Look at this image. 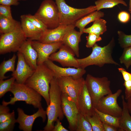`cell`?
Segmentation results:
<instances>
[{
  "label": "cell",
  "instance_id": "cell-1",
  "mask_svg": "<svg viewBox=\"0 0 131 131\" xmlns=\"http://www.w3.org/2000/svg\"><path fill=\"white\" fill-rule=\"evenodd\" d=\"M54 76L53 71L44 63L38 65L33 74L25 84L40 94L45 99L48 106L50 102V84Z\"/></svg>",
  "mask_w": 131,
  "mask_h": 131
},
{
  "label": "cell",
  "instance_id": "cell-2",
  "mask_svg": "<svg viewBox=\"0 0 131 131\" xmlns=\"http://www.w3.org/2000/svg\"><path fill=\"white\" fill-rule=\"evenodd\" d=\"M50 102L46 108L47 122L44 131H52L55 122L58 119L62 120L64 117L62 107V92L54 77L51 81L49 91Z\"/></svg>",
  "mask_w": 131,
  "mask_h": 131
},
{
  "label": "cell",
  "instance_id": "cell-3",
  "mask_svg": "<svg viewBox=\"0 0 131 131\" xmlns=\"http://www.w3.org/2000/svg\"><path fill=\"white\" fill-rule=\"evenodd\" d=\"M115 44L113 37L107 45L103 47L98 45L96 43L92 48V52L90 55L83 58H77L80 67L85 69L88 66L93 65L101 67L106 64L119 66L112 56Z\"/></svg>",
  "mask_w": 131,
  "mask_h": 131
},
{
  "label": "cell",
  "instance_id": "cell-4",
  "mask_svg": "<svg viewBox=\"0 0 131 131\" xmlns=\"http://www.w3.org/2000/svg\"><path fill=\"white\" fill-rule=\"evenodd\" d=\"M10 91L13 94V97L11 98L8 102L3 100L2 105H13L16 102L23 101L27 104L33 105L35 108L42 107L41 95L25 84L18 83L15 81Z\"/></svg>",
  "mask_w": 131,
  "mask_h": 131
},
{
  "label": "cell",
  "instance_id": "cell-5",
  "mask_svg": "<svg viewBox=\"0 0 131 131\" xmlns=\"http://www.w3.org/2000/svg\"><path fill=\"white\" fill-rule=\"evenodd\" d=\"M58 8L60 25H75L80 19L96 10L95 5L84 8H76L67 4L65 0H55Z\"/></svg>",
  "mask_w": 131,
  "mask_h": 131
},
{
  "label": "cell",
  "instance_id": "cell-6",
  "mask_svg": "<svg viewBox=\"0 0 131 131\" xmlns=\"http://www.w3.org/2000/svg\"><path fill=\"white\" fill-rule=\"evenodd\" d=\"M85 82L94 108L100 98L112 93L110 87V81L106 77H96L88 74Z\"/></svg>",
  "mask_w": 131,
  "mask_h": 131
},
{
  "label": "cell",
  "instance_id": "cell-7",
  "mask_svg": "<svg viewBox=\"0 0 131 131\" xmlns=\"http://www.w3.org/2000/svg\"><path fill=\"white\" fill-rule=\"evenodd\" d=\"M27 38L18 22L15 28L9 33L1 34L0 37V54H3L18 50Z\"/></svg>",
  "mask_w": 131,
  "mask_h": 131
},
{
  "label": "cell",
  "instance_id": "cell-8",
  "mask_svg": "<svg viewBox=\"0 0 131 131\" xmlns=\"http://www.w3.org/2000/svg\"><path fill=\"white\" fill-rule=\"evenodd\" d=\"M34 15L49 29L55 28L60 25L59 11L57 5L52 0H44Z\"/></svg>",
  "mask_w": 131,
  "mask_h": 131
},
{
  "label": "cell",
  "instance_id": "cell-9",
  "mask_svg": "<svg viewBox=\"0 0 131 131\" xmlns=\"http://www.w3.org/2000/svg\"><path fill=\"white\" fill-rule=\"evenodd\" d=\"M56 79L62 93L67 94L77 105L78 97L85 83V80L82 77L77 79L71 76Z\"/></svg>",
  "mask_w": 131,
  "mask_h": 131
},
{
  "label": "cell",
  "instance_id": "cell-10",
  "mask_svg": "<svg viewBox=\"0 0 131 131\" xmlns=\"http://www.w3.org/2000/svg\"><path fill=\"white\" fill-rule=\"evenodd\" d=\"M122 92V90L119 89L115 93L103 97L98 101L95 108L102 113L120 117L123 109L118 104L117 99Z\"/></svg>",
  "mask_w": 131,
  "mask_h": 131
},
{
  "label": "cell",
  "instance_id": "cell-11",
  "mask_svg": "<svg viewBox=\"0 0 131 131\" xmlns=\"http://www.w3.org/2000/svg\"><path fill=\"white\" fill-rule=\"evenodd\" d=\"M75 54L68 47L63 44L59 50L52 54L49 59L59 63L63 67H80L77 58L74 56Z\"/></svg>",
  "mask_w": 131,
  "mask_h": 131
},
{
  "label": "cell",
  "instance_id": "cell-12",
  "mask_svg": "<svg viewBox=\"0 0 131 131\" xmlns=\"http://www.w3.org/2000/svg\"><path fill=\"white\" fill-rule=\"evenodd\" d=\"M61 98L62 110L68 122V128L71 131H75L79 113L77 105L66 94L62 93Z\"/></svg>",
  "mask_w": 131,
  "mask_h": 131
},
{
  "label": "cell",
  "instance_id": "cell-13",
  "mask_svg": "<svg viewBox=\"0 0 131 131\" xmlns=\"http://www.w3.org/2000/svg\"><path fill=\"white\" fill-rule=\"evenodd\" d=\"M18 117L16 119V123L19 124V128L24 131H31L33 123L35 120L38 117H41L43 122L46 118L47 114L42 107L38 108V111L31 115H28L24 113L22 109L18 108L17 109Z\"/></svg>",
  "mask_w": 131,
  "mask_h": 131
},
{
  "label": "cell",
  "instance_id": "cell-14",
  "mask_svg": "<svg viewBox=\"0 0 131 131\" xmlns=\"http://www.w3.org/2000/svg\"><path fill=\"white\" fill-rule=\"evenodd\" d=\"M63 44L62 41L46 43L38 41H32V46L38 53L37 65L44 63L52 54L56 52Z\"/></svg>",
  "mask_w": 131,
  "mask_h": 131
},
{
  "label": "cell",
  "instance_id": "cell-15",
  "mask_svg": "<svg viewBox=\"0 0 131 131\" xmlns=\"http://www.w3.org/2000/svg\"><path fill=\"white\" fill-rule=\"evenodd\" d=\"M75 27V25H60L54 29H48L43 32L38 41L46 43L62 41L66 33Z\"/></svg>",
  "mask_w": 131,
  "mask_h": 131
},
{
  "label": "cell",
  "instance_id": "cell-16",
  "mask_svg": "<svg viewBox=\"0 0 131 131\" xmlns=\"http://www.w3.org/2000/svg\"><path fill=\"white\" fill-rule=\"evenodd\" d=\"M45 64L54 72L56 78L63 77L71 76L75 78L82 77L86 73L85 69L79 67H62L55 64L49 59L45 62Z\"/></svg>",
  "mask_w": 131,
  "mask_h": 131
},
{
  "label": "cell",
  "instance_id": "cell-17",
  "mask_svg": "<svg viewBox=\"0 0 131 131\" xmlns=\"http://www.w3.org/2000/svg\"><path fill=\"white\" fill-rule=\"evenodd\" d=\"M17 62L16 69L12 72V77L15 79L17 83L25 84L27 80L34 73V70L27 64L23 54L18 51Z\"/></svg>",
  "mask_w": 131,
  "mask_h": 131
},
{
  "label": "cell",
  "instance_id": "cell-18",
  "mask_svg": "<svg viewBox=\"0 0 131 131\" xmlns=\"http://www.w3.org/2000/svg\"><path fill=\"white\" fill-rule=\"evenodd\" d=\"M77 106L79 113L86 116H91L95 112L91 98L85 83L77 98Z\"/></svg>",
  "mask_w": 131,
  "mask_h": 131
},
{
  "label": "cell",
  "instance_id": "cell-19",
  "mask_svg": "<svg viewBox=\"0 0 131 131\" xmlns=\"http://www.w3.org/2000/svg\"><path fill=\"white\" fill-rule=\"evenodd\" d=\"M32 41L27 39L21 45L18 51L23 54L26 63L35 70L38 66V55L37 52L32 46Z\"/></svg>",
  "mask_w": 131,
  "mask_h": 131
},
{
  "label": "cell",
  "instance_id": "cell-20",
  "mask_svg": "<svg viewBox=\"0 0 131 131\" xmlns=\"http://www.w3.org/2000/svg\"><path fill=\"white\" fill-rule=\"evenodd\" d=\"M83 33L73 29L66 33L62 41L63 44L69 47L78 57L79 56V43Z\"/></svg>",
  "mask_w": 131,
  "mask_h": 131
},
{
  "label": "cell",
  "instance_id": "cell-21",
  "mask_svg": "<svg viewBox=\"0 0 131 131\" xmlns=\"http://www.w3.org/2000/svg\"><path fill=\"white\" fill-rule=\"evenodd\" d=\"M22 29L27 39L38 41L43 32L35 27L27 18L25 15L20 16Z\"/></svg>",
  "mask_w": 131,
  "mask_h": 131
},
{
  "label": "cell",
  "instance_id": "cell-22",
  "mask_svg": "<svg viewBox=\"0 0 131 131\" xmlns=\"http://www.w3.org/2000/svg\"><path fill=\"white\" fill-rule=\"evenodd\" d=\"M123 111L119 117V129L120 131H131V115L128 109L125 97L121 96Z\"/></svg>",
  "mask_w": 131,
  "mask_h": 131
},
{
  "label": "cell",
  "instance_id": "cell-23",
  "mask_svg": "<svg viewBox=\"0 0 131 131\" xmlns=\"http://www.w3.org/2000/svg\"><path fill=\"white\" fill-rule=\"evenodd\" d=\"M104 15L103 12L100 10L95 11L80 19L76 23L75 25L78 28L79 31L83 33V30L87 25L98 19L103 17Z\"/></svg>",
  "mask_w": 131,
  "mask_h": 131
},
{
  "label": "cell",
  "instance_id": "cell-24",
  "mask_svg": "<svg viewBox=\"0 0 131 131\" xmlns=\"http://www.w3.org/2000/svg\"><path fill=\"white\" fill-rule=\"evenodd\" d=\"M106 22L102 19H98L94 22L90 26L85 28L83 33H93L99 35H102L107 30Z\"/></svg>",
  "mask_w": 131,
  "mask_h": 131
},
{
  "label": "cell",
  "instance_id": "cell-25",
  "mask_svg": "<svg viewBox=\"0 0 131 131\" xmlns=\"http://www.w3.org/2000/svg\"><path fill=\"white\" fill-rule=\"evenodd\" d=\"M16 56L15 54L8 60H4L0 65V80H3L8 77L5 76L8 72H13L15 70V64Z\"/></svg>",
  "mask_w": 131,
  "mask_h": 131
},
{
  "label": "cell",
  "instance_id": "cell-26",
  "mask_svg": "<svg viewBox=\"0 0 131 131\" xmlns=\"http://www.w3.org/2000/svg\"><path fill=\"white\" fill-rule=\"evenodd\" d=\"M18 22L13 18H9L0 16V34L7 33L13 30Z\"/></svg>",
  "mask_w": 131,
  "mask_h": 131
},
{
  "label": "cell",
  "instance_id": "cell-27",
  "mask_svg": "<svg viewBox=\"0 0 131 131\" xmlns=\"http://www.w3.org/2000/svg\"><path fill=\"white\" fill-rule=\"evenodd\" d=\"M96 10H100L104 8H112L119 4H121L125 6L127 4L123 0H98L95 2Z\"/></svg>",
  "mask_w": 131,
  "mask_h": 131
},
{
  "label": "cell",
  "instance_id": "cell-28",
  "mask_svg": "<svg viewBox=\"0 0 131 131\" xmlns=\"http://www.w3.org/2000/svg\"><path fill=\"white\" fill-rule=\"evenodd\" d=\"M75 131H93L91 126L86 116L79 112L77 116Z\"/></svg>",
  "mask_w": 131,
  "mask_h": 131
},
{
  "label": "cell",
  "instance_id": "cell-29",
  "mask_svg": "<svg viewBox=\"0 0 131 131\" xmlns=\"http://www.w3.org/2000/svg\"><path fill=\"white\" fill-rule=\"evenodd\" d=\"M94 110L98 114L100 119L103 123L119 129V117L112 116L102 113L96 108Z\"/></svg>",
  "mask_w": 131,
  "mask_h": 131
},
{
  "label": "cell",
  "instance_id": "cell-30",
  "mask_svg": "<svg viewBox=\"0 0 131 131\" xmlns=\"http://www.w3.org/2000/svg\"><path fill=\"white\" fill-rule=\"evenodd\" d=\"M118 70L122 74L124 80L123 85L125 89V98L126 100L131 92V73L122 67L118 68Z\"/></svg>",
  "mask_w": 131,
  "mask_h": 131
},
{
  "label": "cell",
  "instance_id": "cell-31",
  "mask_svg": "<svg viewBox=\"0 0 131 131\" xmlns=\"http://www.w3.org/2000/svg\"><path fill=\"white\" fill-rule=\"evenodd\" d=\"M86 117L91 126L93 131H104L103 123L95 111L92 116Z\"/></svg>",
  "mask_w": 131,
  "mask_h": 131
},
{
  "label": "cell",
  "instance_id": "cell-32",
  "mask_svg": "<svg viewBox=\"0 0 131 131\" xmlns=\"http://www.w3.org/2000/svg\"><path fill=\"white\" fill-rule=\"evenodd\" d=\"M15 78L12 77L9 79L0 80V98H1L8 91H10L15 82Z\"/></svg>",
  "mask_w": 131,
  "mask_h": 131
},
{
  "label": "cell",
  "instance_id": "cell-33",
  "mask_svg": "<svg viewBox=\"0 0 131 131\" xmlns=\"http://www.w3.org/2000/svg\"><path fill=\"white\" fill-rule=\"evenodd\" d=\"M120 63L128 69L131 66V46L123 48V53L119 58Z\"/></svg>",
  "mask_w": 131,
  "mask_h": 131
},
{
  "label": "cell",
  "instance_id": "cell-34",
  "mask_svg": "<svg viewBox=\"0 0 131 131\" xmlns=\"http://www.w3.org/2000/svg\"><path fill=\"white\" fill-rule=\"evenodd\" d=\"M12 112V115L9 119L0 123V131H11L13 130L15 123L16 122L15 112L14 110Z\"/></svg>",
  "mask_w": 131,
  "mask_h": 131
},
{
  "label": "cell",
  "instance_id": "cell-35",
  "mask_svg": "<svg viewBox=\"0 0 131 131\" xmlns=\"http://www.w3.org/2000/svg\"><path fill=\"white\" fill-rule=\"evenodd\" d=\"M118 41L120 46L122 48L131 46V34L127 35L123 32L117 31Z\"/></svg>",
  "mask_w": 131,
  "mask_h": 131
},
{
  "label": "cell",
  "instance_id": "cell-36",
  "mask_svg": "<svg viewBox=\"0 0 131 131\" xmlns=\"http://www.w3.org/2000/svg\"><path fill=\"white\" fill-rule=\"evenodd\" d=\"M25 15L32 24L40 30L43 32L48 29L43 23L34 15L29 14Z\"/></svg>",
  "mask_w": 131,
  "mask_h": 131
},
{
  "label": "cell",
  "instance_id": "cell-37",
  "mask_svg": "<svg viewBox=\"0 0 131 131\" xmlns=\"http://www.w3.org/2000/svg\"><path fill=\"white\" fill-rule=\"evenodd\" d=\"M10 109L7 106L2 104L0 105V123L9 119L11 116L12 112H9Z\"/></svg>",
  "mask_w": 131,
  "mask_h": 131
},
{
  "label": "cell",
  "instance_id": "cell-38",
  "mask_svg": "<svg viewBox=\"0 0 131 131\" xmlns=\"http://www.w3.org/2000/svg\"><path fill=\"white\" fill-rule=\"evenodd\" d=\"M87 42L86 46L87 48H92L96 43V42L102 40L100 36L93 33H89L86 36Z\"/></svg>",
  "mask_w": 131,
  "mask_h": 131
},
{
  "label": "cell",
  "instance_id": "cell-39",
  "mask_svg": "<svg viewBox=\"0 0 131 131\" xmlns=\"http://www.w3.org/2000/svg\"><path fill=\"white\" fill-rule=\"evenodd\" d=\"M0 16L9 18H13L10 6L0 5Z\"/></svg>",
  "mask_w": 131,
  "mask_h": 131
},
{
  "label": "cell",
  "instance_id": "cell-40",
  "mask_svg": "<svg viewBox=\"0 0 131 131\" xmlns=\"http://www.w3.org/2000/svg\"><path fill=\"white\" fill-rule=\"evenodd\" d=\"M117 18L119 21L123 23L128 22L131 19V16L129 13L125 11H122L118 13Z\"/></svg>",
  "mask_w": 131,
  "mask_h": 131
},
{
  "label": "cell",
  "instance_id": "cell-41",
  "mask_svg": "<svg viewBox=\"0 0 131 131\" xmlns=\"http://www.w3.org/2000/svg\"><path fill=\"white\" fill-rule=\"evenodd\" d=\"M19 4L18 0H0V4L10 6L11 5L17 6Z\"/></svg>",
  "mask_w": 131,
  "mask_h": 131
},
{
  "label": "cell",
  "instance_id": "cell-42",
  "mask_svg": "<svg viewBox=\"0 0 131 131\" xmlns=\"http://www.w3.org/2000/svg\"><path fill=\"white\" fill-rule=\"evenodd\" d=\"M60 120L58 119L56 121V124L54 125L52 131H68L62 125Z\"/></svg>",
  "mask_w": 131,
  "mask_h": 131
},
{
  "label": "cell",
  "instance_id": "cell-43",
  "mask_svg": "<svg viewBox=\"0 0 131 131\" xmlns=\"http://www.w3.org/2000/svg\"><path fill=\"white\" fill-rule=\"evenodd\" d=\"M103 123V127L104 131H120V129L105 123Z\"/></svg>",
  "mask_w": 131,
  "mask_h": 131
},
{
  "label": "cell",
  "instance_id": "cell-44",
  "mask_svg": "<svg viewBox=\"0 0 131 131\" xmlns=\"http://www.w3.org/2000/svg\"><path fill=\"white\" fill-rule=\"evenodd\" d=\"M126 100L127 107L129 112L131 115V92Z\"/></svg>",
  "mask_w": 131,
  "mask_h": 131
},
{
  "label": "cell",
  "instance_id": "cell-45",
  "mask_svg": "<svg viewBox=\"0 0 131 131\" xmlns=\"http://www.w3.org/2000/svg\"><path fill=\"white\" fill-rule=\"evenodd\" d=\"M129 11L130 13H131V0H129Z\"/></svg>",
  "mask_w": 131,
  "mask_h": 131
},
{
  "label": "cell",
  "instance_id": "cell-46",
  "mask_svg": "<svg viewBox=\"0 0 131 131\" xmlns=\"http://www.w3.org/2000/svg\"><path fill=\"white\" fill-rule=\"evenodd\" d=\"M19 1L20 0H23V1H25L26 0H18Z\"/></svg>",
  "mask_w": 131,
  "mask_h": 131
}]
</instances>
